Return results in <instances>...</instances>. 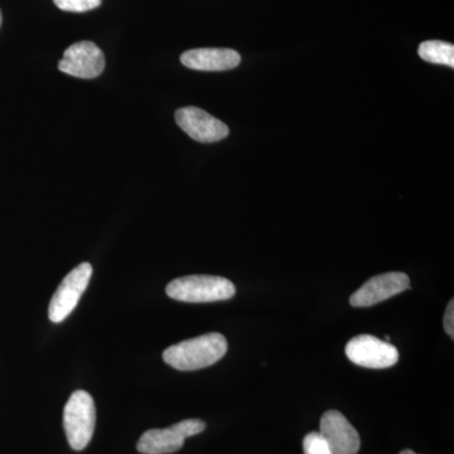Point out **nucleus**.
Instances as JSON below:
<instances>
[{
    "label": "nucleus",
    "instance_id": "obj_12",
    "mask_svg": "<svg viewBox=\"0 0 454 454\" xmlns=\"http://www.w3.org/2000/svg\"><path fill=\"white\" fill-rule=\"evenodd\" d=\"M418 53L429 64L450 66L454 67V46L443 41L423 42Z\"/></svg>",
    "mask_w": 454,
    "mask_h": 454
},
{
    "label": "nucleus",
    "instance_id": "obj_2",
    "mask_svg": "<svg viewBox=\"0 0 454 454\" xmlns=\"http://www.w3.org/2000/svg\"><path fill=\"white\" fill-rule=\"evenodd\" d=\"M167 295L186 303H210L231 300L236 293L234 283L223 277L188 276L172 280L167 286Z\"/></svg>",
    "mask_w": 454,
    "mask_h": 454
},
{
    "label": "nucleus",
    "instance_id": "obj_4",
    "mask_svg": "<svg viewBox=\"0 0 454 454\" xmlns=\"http://www.w3.org/2000/svg\"><path fill=\"white\" fill-rule=\"evenodd\" d=\"M206 423L200 419L182 420L166 429H151L140 437L137 450L143 454H169L178 452L184 441L200 434Z\"/></svg>",
    "mask_w": 454,
    "mask_h": 454
},
{
    "label": "nucleus",
    "instance_id": "obj_11",
    "mask_svg": "<svg viewBox=\"0 0 454 454\" xmlns=\"http://www.w3.org/2000/svg\"><path fill=\"white\" fill-rule=\"evenodd\" d=\"M182 65L196 71H227L238 67L241 57L231 49H196L181 56Z\"/></svg>",
    "mask_w": 454,
    "mask_h": 454
},
{
    "label": "nucleus",
    "instance_id": "obj_3",
    "mask_svg": "<svg viewBox=\"0 0 454 454\" xmlns=\"http://www.w3.org/2000/svg\"><path fill=\"white\" fill-rule=\"evenodd\" d=\"M97 409L88 391L77 390L68 399L64 411V427L68 444L74 450L88 447L94 434Z\"/></svg>",
    "mask_w": 454,
    "mask_h": 454
},
{
    "label": "nucleus",
    "instance_id": "obj_7",
    "mask_svg": "<svg viewBox=\"0 0 454 454\" xmlns=\"http://www.w3.org/2000/svg\"><path fill=\"white\" fill-rule=\"evenodd\" d=\"M106 68V56L94 42H77L65 51L59 70L79 79H95Z\"/></svg>",
    "mask_w": 454,
    "mask_h": 454
},
{
    "label": "nucleus",
    "instance_id": "obj_15",
    "mask_svg": "<svg viewBox=\"0 0 454 454\" xmlns=\"http://www.w3.org/2000/svg\"><path fill=\"white\" fill-rule=\"evenodd\" d=\"M444 331L450 339H454V301L450 300L448 303L446 313L443 318Z\"/></svg>",
    "mask_w": 454,
    "mask_h": 454
},
{
    "label": "nucleus",
    "instance_id": "obj_14",
    "mask_svg": "<svg viewBox=\"0 0 454 454\" xmlns=\"http://www.w3.org/2000/svg\"><path fill=\"white\" fill-rule=\"evenodd\" d=\"M303 452L304 454H333L327 442L319 432L309 433L304 437Z\"/></svg>",
    "mask_w": 454,
    "mask_h": 454
},
{
    "label": "nucleus",
    "instance_id": "obj_9",
    "mask_svg": "<svg viewBox=\"0 0 454 454\" xmlns=\"http://www.w3.org/2000/svg\"><path fill=\"white\" fill-rule=\"evenodd\" d=\"M176 121L187 136L200 143L220 142L230 133L226 124L196 106L178 109Z\"/></svg>",
    "mask_w": 454,
    "mask_h": 454
},
{
    "label": "nucleus",
    "instance_id": "obj_1",
    "mask_svg": "<svg viewBox=\"0 0 454 454\" xmlns=\"http://www.w3.org/2000/svg\"><path fill=\"white\" fill-rule=\"evenodd\" d=\"M226 352L225 337L212 333L170 346L163 352V360L173 369L195 372L214 365L225 356Z\"/></svg>",
    "mask_w": 454,
    "mask_h": 454
},
{
    "label": "nucleus",
    "instance_id": "obj_8",
    "mask_svg": "<svg viewBox=\"0 0 454 454\" xmlns=\"http://www.w3.org/2000/svg\"><path fill=\"white\" fill-rule=\"evenodd\" d=\"M411 289V279L402 271L380 274L367 280L358 291L349 298L352 307H372L381 301L389 300L394 295L400 294Z\"/></svg>",
    "mask_w": 454,
    "mask_h": 454
},
{
    "label": "nucleus",
    "instance_id": "obj_13",
    "mask_svg": "<svg viewBox=\"0 0 454 454\" xmlns=\"http://www.w3.org/2000/svg\"><path fill=\"white\" fill-rule=\"evenodd\" d=\"M101 2L103 0H53L57 8L73 13H83L97 9L100 7Z\"/></svg>",
    "mask_w": 454,
    "mask_h": 454
},
{
    "label": "nucleus",
    "instance_id": "obj_10",
    "mask_svg": "<svg viewBox=\"0 0 454 454\" xmlns=\"http://www.w3.org/2000/svg\"><path fill=\"white\" fill-rule=\"evenodd\" d=\"M319 433L333 454H357L360 450V434L340 411H328L322 415Z\"/></svg>",
    "mask_w": 454,
    "mask_h": 454
},
{
    "label": "nucleus",
    "instance_id": "obj_6",
    "mask_svg": "<svg viewBox=\"0 0 454 454\" xmlns=\"http://www.w3.org/2000/svg\"><path fill=\"white\" fill-rule=\"evenodd\" d=\"M346 356L357 366L387 369L399 361V351L387 340L370 334H360L346 346Z\"/></svg>",
    "mask_w": 454,
    "mask_h": 454
},
{
    "label": "nucleus",
    "instance_id": "obj_16",
    "mask_svg": "<svg viewBox=\"0 0 454 454\" xmlns=\"http://www.w3.org/2000/svg\"><path fill=\"white\" fill-rule=\"evenodd\" d=\"M399 454H417L414 452V450H403V452H400Z\"/></svg>",
    "mask_w": 454,
    "mask_h": 454
},
{
    "label": "nucleus",
    "instance_id": "obj_5",
    "mask_svg": "<svg viewBox=\"0 0 454 454\" xmlns=\"http://www.w3.org/2000/svg\"><path fill=\"white\" fill-rule=\"evenodd\" d=\"M92 276V267L89 262H82L66 276L49 307V317L53 324H61L76 309L83 292L88 288Z\"/></svg>",
    "mask_w": 454,
    "mask_h": 454
},
{
    "label": "nucleus",
    "instance_id": "obj_17",
    "mask_svg": "<svg viewBox=\"0 0 454 454\" xmlns=\"http://www.w3.org/2000/svg\"><path fill=\"white\" fill-rule=\"evenodd\" d=\"M3 22V17H2V12H0V26H2Z\"/></svg>",
    "mask_w": 454,
    "mask_h": 454
}]
</instances>
